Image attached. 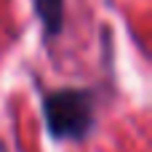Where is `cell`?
<instances>
[{
    "mask_svg": "<svg viewBox=\"0 0 152 152\" xmlns=\"http://www.w3.org/2000/svg\"><path fill=\"white\" fill-rule=\"evenodd\" d=\"M43 120L56 142H83L96 123V94L91 88H53L43 96Z\"/></svg>",
    "mask_w": 152,
    "mask_h": 152,
    "instance_id": "obj_1",
    "label": "cell"
},
{
    "mask_svg": "<svg viewBox=\"0 0 152 152\" xmlns=\"http://www.w3.org/2000/svg\"><path fill=\"white\" fill-rule=\"evenodd\" d=\"M45 37H56L64 27V0H32Z\"/></svg>",
    "mask_w": 152,
    "mask_h": 152,
    "instance_id": "obj_2",
    "label": "cell"
},
{
    "mask_svg": "<svg viewBox=\"0 0 152 152\" xmlns=\"http://www.w3.org/2000/svg\"><path fill=\"white\" fill-rule=\"evenodd\" d=\"M0 152H8V150H5V144H3V142H0Z\"/></svg>",
    "mask_w": 152,
    "mask_h": 152,
    "instance_id": "obj_3",
    "label": "cell"
}]
</instances>
